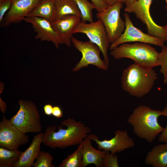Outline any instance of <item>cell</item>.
<instances>
[{"instance_id": "18", "label": "cell", "mask_w": 167, "mask_h": 167, "mask_svg": "<svg viewBox=\"0 0 167 167\" xmlns=\"http://www.w3.org/2000/svg\"><path fill=\"white\" fill-rule=\"evenodd\" d=\"M55 0H41L26 17L42 18L52 22L56 16Z\"/></svg>"}, {"instance_id": "16", "label": "cell", "mask_w": 167, "mask_h": 167, "mask_svg": "<svg viewBox=\"0 0 167 167\" xmlns=\"http://www.w3.org/2000/svg\"><path fill=\"white\" fill-rule=\"evenodd\" d=\"M43 133H40L33 137L29 147L23 152L14 167H31L37 158L41 151Z\"/></svg>"}, {"instance_id": "24", "label": "cell", "mask_w": 167, "mask_h": 167, "mask_svg": "<svg viewBox=\"0 0 167 167\" xmlns=\"http://www.w3.org/2000/svg\"><path fill=\"white\" fill-rule=\"evenodd\" d=\"M161 51L158 53L157 63L161 66L160 72L163 76L164 84H167V44L161 47Z\"/></svg>"}, {"instance_id": "37", "label": "cell", "mask_w": 167, "mask_h": 167, "mask_svg": "<svg viewBox=\"0 0 167 167\" xmlns=\"http://www.w3.org/2000/svg\"><path fill=\"white\" fill-rule=\"evenodd\" d=\"M165 143L167 144V140H166Z\"/></svg>"}, {"instance_id": "11", "label": "cell", "mask_w": 167, "mask_h": 167, "mask_svg": "<svg viewBox=\"0 0 167 167\" xmlns=\"http://www.w3.org/2000/svg\"><path fill=\"white\" fill-rule=\"evenodd\" d=\"M29 141V136L20 131L4 115L0 122V147L16 150Z\"/></svg>"}, {"instance_id": "5", "label": "cell", "mask_w": 167, "mask_h": 167, "mask_svg": "<svg viewBox=\"0 0 167 167\" xmlns=\"http://www.w3.org/2000/svg\"><path fill=\"white\" fill-rule=\"evenodd\" d=\"M19 109L10 119L11 122L23 133H40L42 131L40 116L35 104L27 100L18 102Z\"/></svg>"}, {"instance_id": "19", "label": "cell", "mask_w": 167, "mask_h": 167, "mask_svg": "<svg viewBox=\"0 0 167 167\" xmlns=\"http://www.w3.org/2000/svg\"><path fill=\"white\" fill-rule=\"evenodd\" d=\"M145 163L154 167H167V144L155 146L148 153Z\"/></svg>"}, {"instance_id": "34", "label": "cell", "mask_w": 167, "mask_h": 167, "mask_svg": "<svg viewBox=\"0 0 167 167\" xmlns=\"http://www.w3.org/2000/svg\"><path fill=\"white\" fill-rule=\"evenodd\" d=\"M135 0H124V3L125 4L126 6L131 4L134 2Z\"/></svg>"}, {"instance_id": "9", "label": "cell", "mask_w": 167, "mask_h": 167, "mask_svg": "<svg viewBox=\"0 0 167 167\" xmlns=\"http://www.w3.org/2000/svg\"><path fill=\"white\" fill-rule=\"evenodd\" d=\"M126 28L123 32L110 45L111 50L122 44L132 42H138L151 44L161 47L165 45V41L160 38L143 32L135 27L127 13L123 14Z\"/></svg>"}, {"instance_id": "21", "label": "cell", "mask_w": 167, "mask_h": 167, "mask_svg": "<svg viewBox=\"0 0 167 167\" xmlns=\"http://www.w3.org/2000/svg\"><path fill=\"white\" fill-rule=\"evenodd\" d=\"M22 152L18 150H11L0 147V167H14Z\"/></svg>"}, {"instance_id": "7", "label": "cell", "mask_w": 167, "mask_h": 167, "mask_svg": "<svg viewBox=\"0 0 167 167\" xmlns=\"http://www.w3.org/2000/svg\"><path fill=\"white\" fill-rule=\"evenodd\" d=\"M123 3L119 2L109 5L104 11L96 14V18L101 20L104 25L110 44L116 40L125 29V21L120 16Z\"/></svg>"}, {"instance_id": "2", "label": "cell", "mask_w": 167, "mask_h": 167, "mask_svg": "<svg viewBox=\"0 0 167 167\" xmlns=\"http://www.w3.org/2000/svg\"><path fill=\"white\" fill-rule=\"evenodd\" d=\"M157 75L155 70L134 63L125 68L121 78L122 87L131 96L141 98L152 89Z\"/></svg>"}, {"instance_id": "3", "label": "cell", "mask_w": 167, "mask_h": 167, "mask_svg": "<svg viewBox=\"0 0 167 167\" xmlns=\"http://www.w3.org/2000/svg\"><path fill=\"white\" fill-rule=\"evenodd\" d=\"M161 116V111L141 105L134 109L128 119V122L137 137L151 143L165 130L158 122Z\"/></svg>"}, {"instance_id": "10", "label": "cell", "mask_w": 167, "mask_h": 167, "mask_svg": "<svg viewBox=\"0 0 167 167\" xmlns=\"http://www.w3.org/2000/svg\"><path fill=\"white\" fill-rule=\"evenodd\" d=\"M152 0H137L126 6L124 10L128 13H134L136 17L146 25L148 34L167 41L163 26L156 24L153 20L150 13Z\"/></svg>"}, {"instance_id": "13", "label": "cell", "mask_w": 167, "mask_h": 167, "mask_svg": "<svg viewBox=\"0 0 167 167\" xmlns=\"http://www.w3.org/2000/svg\"><path fill=\"white\" fill-rule=\"evenodd\" d=\"M11 0V7L0 23L1 27H6L23 20L41 0Z\"/></svg>"}, {"instance_id": "8", "label": "cell", "mask_w": 167, "mask_h": 167, "mask_svg": "<svg viewBox=\"0 0 167 167\" xmlns=\"http://www.w3.org/2000/svg\"><path fill=\"white\" fill-rule=\"evenodd\" d=\"M71 41L74 46L82 54L81 58L73 68V71H77L83 68L88 67L89 65H93L102 70L106 71L108 69V66L104 60L100 58L101 51L97 45L90 41L84 42L73 36Z\"/></svg>"}, {"instance_id": "26", "label": "cell", "mask_w": 167, "mask_h": 167, "mask_svg": "<svg viewBox=\"0 0 167 167\" xmlns=\"http://www.w3.org/2000/svg\"><path fill=\"white\" fill-rule=\"evenodd\" d=\"M108 151L104 160L103 167H118V157L115 154Z\"/></svg>"}, {"instance_id": "33", "label": "cell", "mask_w": 167, "mask_h": 167, "mask_svg": "<svg viewBox=\"0 0 167 167\" xmlns=\"http://www.w3.org/2000/svg\"><path fill=\"white\" fill-rule=\"evenodd\" d=\"M105 2L109 5H112L115 4L116 3L122 2H124V0H102Z\"/></svg>"}, {"instance_id": "1", "label": "cell", "mask_w": 167, "mask_h": 167, "mask_svg": "<svg viewBox=\"0 0 167 167\" xmlns=\"http://www.w3.org/2000/svg\"><path fill=\"white\" fill-rule=\"evenodd\" d=\"M56 131V125L47 126L43 133L42 143L45 146L54 149H64L79 145L91 132V129L81 121L69 118L61 122Z\"/></svg>"}, {"instance_id": "14", "label": "cell", "mask_w": 167, "mask_h": 167, "mask_svg": "<svg viewBox=\"0 0 167 167\" xmlns=\"http://www.w3.org/2000/svg\"><path fill=\"white\" fill-rule=\"evenodd\" d=\"M23 20L31 24L34 32L37 33L35 36L36 39L51 42L57 49L62 44L58 34L49 20L37 17H26Z\"/></svg>"}, {"instance_id": "35", "label": "cell", "mask_w": 167, "mask_h": 167, "mask_svg": "<svg viewBox=\"0 0 167 167\" xmlns=\"http://www.w3.org/2000/svg\"><path fill=\"white\" fill-rule=\"evenodd\" d=\"M165 35L167 40V24L163 26Z\"/></svg>"}, {"instance_id": "25", "label": "cell", "mask_w": 167, "mask_h": 167, "mask_svg": "<svg viewBox=\"0 0 167 167\" xmlns=\"http://www.w3.org/2000/svg\"><path fill=\"white\" fill-rule=\"evenodd\" d=\"M54 157L49 152L41 151L32 165L33 167H54Z\"/></svg>"}, {"instance_id": "36", "label": "cell", "mask_w": 167, "mask_h": 167, "mask_svg": "<svg viewBox=\"0 0 167 167\" xmlns=\"http://www.w3.org/2000/svg\"><path fill=\"white\" fill-rule=\"evenodd\" d=\"M166 3V10L167 12V0H165Z\"/></svg>"}, {"instance_id": "31", "label": "cell", "mask_w": 167, "mask_h": 167, "mask_svg": "<svg viewBox=\"0 0 167 167\" xmlns=\"http://www.w3.org/2000/svg\"><path fill=\"white\" fill-rule=\"evenodd\" d=\"M53 107L52 105L49 104L45 105L43 107V110L45 114L48 116L52 115Z\"/></svg>"}, {"instance_id": "20", "label": "cell", "mask_w": 167, "mask_h": 167, "mask_svg": "<svg viewBox=\"0 0 167 167\" xmlns=\"http://www.w3.org/2000/svg\"><path fill=\"white\" fill-rule=\"evenodd\" d=\"M55 20L68 15L76 16L80 18L79 10L74 0H55Z\"/></svg>"}, {"instance_id": "23", "label": "cell", "mask_w": 167, "mask_h": 167, "mask_svg": "<svg viewBox=\"0 0 167 167\" xmlns=\"http://www.w3.org/2000/svg\"><path fill=\"white\" fill-rule=\"evenodd\" d=\"M79 10L81 21L84 23L93 22L92 11L93 4L88 0H74Z\"/></svg>"}, {"instance_id": "30", "label": "cell", "mask_w": 167, "mask_h": 167, "mask_svg": "<svg viewBox=\"0 0 167 167\" xmlns=\"http://www.w3.org/2000/svg\"><path fill=\"white\" fill-rule=\"evenodd\" d=\"M52 115L57 118L62 117L63 116L62 111L60 107L58 106L53 107Z\"/></svg>"}, {"instance_id": "28", "label": "cell", "mask_w": 167, "mask_h": 167, "mask_svg": "<svg viewBox=\"0 0 167 167\" xmlns=\"http://www.w3.org/2000/svg\"><path fill=\"white\" fill-rule=\"evenodd\" d=\"M95 7V9L100 12L104 11L109 6V5L102 0H90Z\"/></svg>"}, {"instance_id": "12", "label": "cell", "mask_w": 167, "mask_h": 167, "mask_svg": "<svg viewBox=\"0 0 167 167\" xmlns=\"http://www.w3.org/2000/svg\"><path fill=\"white\" fill-rule=\"evenodd\" d=\"M88 137L96 143L98 149L108 151L113 154L132 148L135 144L133 139L129 137L126 130L116 131L114 137L109 140H100L96 135L93 134H89Z\"/></svg>"}, {"instance_id": "6", "label": "cell", "mask_w": 167, "mask_h": 167, "mask_svg": "<svg viewBox=\"0 0 167 167\" xmlns=\"http://www.w3.org/2000/svg\"><path fill=\"white\" fill-rule=\"evenodd\" d=\"M79 33L85 34L90 41L98 46L103 55L104 60L108 66V50L110 43L102 21L98 19L96 21L87 23L80 21L73 31V34Z\"/></svg>"}, {"instance_id": "32", "label": "cell", "mask_w": 167, "mask_h": 167, "mask_svg": "<svg viewBox=\"0 0 167 167\" xmlns=\"http://www.w3.org/2000/svg\"><path fill=\"white\" fill-rule=\"evenodd\" d=\"M0 109L3 114H4L6 109V104L4 101L1 100V99H0Z\"/></svg>"}, {"instance_id": "38", "label": "cell", "mask_w": 167, "mask_h": 167, "mask_svg": "<svg viewBox=\"0 0 167 167\" xmlns=\"http://www.w3.org/2000/svg\"><path fill=\"white\" fill-rule=\"evenodd\" d=\"M136 0H135V1H136Z\"/></svg>"}, {"instance_id": "29", "label": "cell", "mask_w": 167, "mask_h": 167, "mask_svg": "<svg viewBox=\"0 0 167 167\" xmlns=\"http://www.w3.org/2000/svg\"><path fill=\"white\" fill-rule=\"evenodd\" d=\"M162 116L167 117V104L165 105L164 109L161 111ZM167 140V124L164 130L161 133L158 138V141L161 142H165Z\"/></svg>"}, {"instance_id": "4", "label": "cell", "mask_w": 167, "mask_h": 167, "mask_svg": "<svg viewBox=\"0 0 167 167\" xmlns=\"http://www.w3.org/2000/svg\"><path fill=\"white\" fill-rule=\"evenodd\" d=\"M158 54L154 47L141 42L124 43L111 50V55L116 59L130 58L134 62V64L148 69L158 66Z\"/></svg>"}, {"instance_id": "15", "label": "cell", "mask_w": 167, "mask_h": 167, "mask_svg": "<svg viewBox=\"0 0 167 167\" xmlns=\"http://www.w3.org/2000/svg\"><path fill=\"white\" fill-rule=\"evenodd\" d=\"M81 21L80 18L74 15L64 16L51 22L55 30L58 34L62 44L69 47L74 29Z\"/></svg>"}, {"instance_id": "17", "label": "cell", "mask_w": 167, "mask_h": 167, "mask_svg": "<svg viewBox=\"0 0 167 167\" xmlns=\"http://www.w3.org/2000/svg\"><path fill=\"white\" fill-rule=\"evenodd\" d=\"M91 141L87 136L83 142V166L94 164L96 167H103V161L108 151L96 149L92 146Z\"/></svg>"}, {"instance_id": "22", "label": "cell", "mask_w": 167, "mask_h": 167, "mask_svg": "<svg viewBox=\"0 0 167 167\" xmlns=\"http://www.w3.org/2000/svg\"><path fill=\"white\" fill-rule=\"evenodd\" d=\"M82 142L72 154L68 155L59 165V167H83Z\"/></svg>"}, {"instance_id": "27", "label": "cell", "mask_w": 167, "mask_h": 167, "mask_svg": "<svg viewBox=\"0 0 167 167\" xmlns=\"http://www.w3.org/2000/svg\"><path fill=\"white\" fill-rule=\"evenodd\" d=\"M11 5V0H0V23H1Z\"/></svg>"}]
</instances>
